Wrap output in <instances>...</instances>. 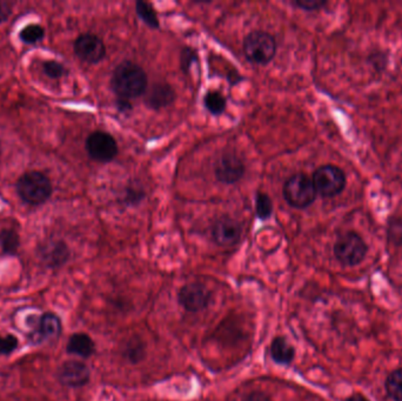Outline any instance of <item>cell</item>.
Instances as JSON below:
<instances>
[{
	"label": "cell",
	"instance_id": "1",
	"mask_svg": "<svg viewBox=\"0 0 402 401\" xmlns=\"http://www.w3.org/2000/svg\"><path fill=\"white\" fill-rule=\"evenodd\" d=\"M111 85L119 99H132L145 92L147 75L139 65L124 62L113 72Z\"/></svg>",
	"mask_w": 402,
	"mask_h": 401
},
{
	"label": "cell",
	"instance_id": "2",
	"mask_svg": "<svg viewBox=\"0 0 402 401\" xmlns=\"http://www.w3.org/2000/svg\"><path fill=\"white\" fill-rule=\"evenodd\" d=\"M17 193L26 204L40 205L51 197L52 184L45 174L32 171L23 174L17 181Z\"/></svg>",
	"mask_w": 402,
	"mask_h": 401
},
{
	"label": "cell",
	"instance_id": "3",
	"mask_svg": "<svg viewBox=\"0 0 402 401\" xmlns=\"http://www.w3.org/2000/svg\"><path fill=\"white\" fill-rule=\"evenodd\" d=\"M317 197V191L313 181L306 174H294L283 185V198L287 203L295 208H306L313 204Z\"/></svg>",
	"mask_w": 402,
	"mask_h": 401
},
{
	"label": "cell",
	"instance_id": "4",
	"mask_svg": "<svg viewBox=\"0 0 402 401\" xmlns=\"http://www.w3.org/2000/svg\"><path fill=\"white\" fill-rule=\"evenodd\" d=\"M276 51V39L267 32H252L244 41V53L253 64H267L272 60Z\"/></svg>",
	"mask_w": 402,
	"mask_h": 401
},
{
	"label": "cell",
	"instance_id": "5",
	"mask_svg": "<svg viewBox=\"0 0 402 401\" xmlns=\"http://www.w3.org/2000/svg\"><path fill=\"white\" fill-rule=\"evenodd\" d=\"M335 258L344 266H355L365 259L367 245L354 232H348L337 239L335 245Z\"/></svg>",
	"mask_w": 402,
	"mask_h": 401
},
{
	"label": "cell",
	"instance_id": "6",
	"mask_svg": "<svg viewBox=\"0 0 402 401\" xmlns=\"http://www.w3.org/2000/svg\"><path fill=\"white\" fill-rule=\"evenodd\" d=\"M312 181L317 193L326 198L337 196L346 186V176L341 169L335 165L319 167L314 172Z\"/></svg>",
	"mask_w": 402,
	"mask_h": 401
},
{
	"label": "cell",
	"instance_id": "7",
	"mask_svg": "<svg viewBox=\"0 0 402 401\" xmlns=\"http://www.w3.org/2000/svg\"><path fill=\"white\" fill-rule=\"evenodd\" d=\"M86 150L89 156L99 163H109L118 154V145L111 134L102 131L91 133L86 140Z\"/></svg>",
	"mask_w": 402,
	"mask_h": 401
},
{
	"label": "cell",
	"instance_id": "8",
	"mask_svg": "<svg viewBox=\"0 0 402 401\" xmlns=\"http://www.w3.org/2000/svg\"><path fill=\"white\" fill-rule=\"evenodd\" d=\"M75 52L79 59L89 64H97L105 58L106 48L98 36L85 33L79 36L75 43Z\"/></svg>",
	"mask_w": 402,
	"mask_h": 401
},
{
	"label": "cell",
	"instance_id": "9",
	"mask_svg": "<svg viewBox=\"0 0 402 401\" xmlns=\"http://www.w3.org/2000/svg\"><path fill=\"white\" fill-rule=\"evenodd\" d=\"M210 299L211 296L206 287L197 282L185 285L178 296L179 304L188 312H199L206 309Z\"/></svg>",
	"mask_w": 402,
	"mask_h": 401
},
{
	"label": "cell",
	"instance_id": "10",
	"mask_svg": "<svg viewBox=\"0 0 402 401\" xmlns=\"http://www.w3.org/2000/svg\"><path fill=\"white\" fill-rule=\"evenodd\" d=\"M245 173V166L238 156L232 154H224L215 164V176L225 184H234Z\"/></svg>",
	"mask_w": 402,
	"mask_h": 401
},
{
	"label": "cell",
	"instance_id": "11",
	"mask_svg": "<svg viewBox=\"0 0 402 401\" xmlns=\"http://www.w3.org/2000/svg\"><path fill=\"white\" fill-rule=\"evenodd\" d=\"M59 380L68 387H82L89 383V368L80 361H66L59 370Z\"/></svg>",
	"mask_w": 402,
	"mask_h": 401
},
{
	"label": "cell",
	"instance_id": "12",
	"mask_svg": "<svg viewBox=\"0 0 402 401\" xmlns=\"http://www.w3.org/2000/svg\"><path fill=\"white\" fill-rule=\"evenodd\" d=\"M241 226L238 221L222 218L213 226V239L220 246H233L240 240Z\"/></svg>",
	"mask_w": 402,
	"mask_h": 401
},
{
	"label": "cell",
	"instance_id": "13",
	"mask_svg": "<svg viewBox=\"0 0 402 401\" xmlns=\"http://www.w3.org/2000/svg\"><path fill=\"white\" fill-rule=\"evenodd\" d=\"M62 333V321L58 316L53 313H45L38 323L37 328L32 333L36 343L44 341H53L57 340Z\"/></svg>",
	"mask_w": 402,
	"mask_h": 401
},
{
	"label": "cell",
	"instance_id": "14",
	"mask_svg": "<svg viewBox=\"0 0 402 401\" xmlns=\"http://www.w3.org/2000/svg\"><path fill=\"white\" fill-rule=\"evenodd\" d=\"M39 255L46 265L50 267H59L67 262L70 258V250L62 240H52L40 246Z\"/></svg>",
	"mask_w": 402,
	"mask_h": 401
},
{
	"label": "cell",
	"instance_id": "15",
	"mask_svg": "<svg viewBox=\"0 0 402 401\" xmlns=\"http://www.w3.org/2000/svg\"><path fill=\"white\" fill-rule=\"evenodd\" d=\"M174 91L168 84H158L147 93L146 104L151 109H159L172 104L174 100Z\"/></svg>",
	"mask_w": 402,
	"mask_h": 401
},
{
	"label": "cell",
	"instance_id": "16",
	"mask_svg": "<svg viewBox=\"0 0 402 401\" xmlns=\"http://www.w3.org/2000/svg\"><path fill=\"white\" fill-rule=\"evenodd\" d=\"M68 353L82 358H89L94 353L96 345L89 336L85 333H75L70 338L67 343Z\"/></svg>",
	"mask_w": 402,
	"mask_h": 401
},
{
	"label": "cell",
	"instance_id": "17",
	"mask_svg": "<svg viewBox=\"0 0 402 401\" xmlns=\"http://www.w3.org/2000/svg\"><path fill=\"white\" fill-rule=\"evenodd\" d=\"M271 354L278 364H290L293 360L294 348L287 343L286 339L278 337L272 341Z\"/></svg>",
	"mask_w": 402,
	"mask_h": 401
},
{
	"label": "cell",
	"instance_id": "18",
	"mask_svg": "<svg viewBox=\"0 0 402 401\" xmlns=\"http://www.w3.org/2000/svg\"><path fill=\"white\" fill-rule=\"evenodd\" d=\"M386 390L389 398L394 401H402V368L393 370L386 380Z\"/></svg>",
	"mask_w": 402,
	"mask_h": 401
},
{
	"label": "cell",
	"instance_id": "19",
	"mask_svg": "<svg viewBox=\"0 0 402 401\" xmlns=\"http://www.w3.org/2000/svg\"><path fill=\"white\" fill-rule=\"evenodd\" d=\"M21 245L19 235L13 230H3L0 232V246L7 255H13L18 252Z\"/></svg>",
	"mask_w": 402,
	"mask_h": 401
},
{
	"label": "cell",
	"instance_id": "20",
	"mask_svg": "<svg viewBox=\"0 0 402 401\" xmlns=\"http://www.w3.org/2000/svg\"><path fill=\"white\" fill-rule=\"evenodd\" d=\"M205 107L214 116L222 114L226 109V99L224 95L217 91H212L205 95L204 98Z\"/></svg>",
	"mask_w": 402,
	"mask_h": 401
},
{
	"label": "cell",
	"instance_id": "21",
	"mask_svg": "<svg viewBox=\"0 0 402 401\" xmlns=\"http://www.w3.org/2000/svg\"><path fill=\"white\" fill-rule=\"evenodd\" d=\"M136 11L138 16L143 19V23H146L150 28H159V19L153 7L150 4L145 1H136Z\"/></svg>",
	"mask_w": 402,
	"mask_h": 401
},
{
	"label": "cell",
	"instance_id": "22",
	"mask_svg": "<svg viewBox=\"0 0 402 401\" xmlns=\"http://www.w3.org/2000/svg\"><path fill=\"white\" fill-rule=\"evenodd\" d=\"M44 36V28L37 24L28 25L19 32V38L25 44H37L43 41Z\"/></svg>",
	"mask_w": 402,
	"mask_h": 401
},
{
	"label": "cell",
	"instance_id": "23",
	"mask_svg": "<svg viewBox=\"0 0 402 401\" xmlns=\"http://www.w3.org/2000/svg\"><path fill=\"white\" fill-rule=\"evenodd\" d=\"M256 215L260 219H267L271 217L273 212V203L271 198L265 193L256 194Z\"/></svg>",
	"mask_w": 402,
	"mask_h": 401
},
{
	"label": "cell",
	"instance_id": "24",
	"mask_svg": "<svg viewBox=\"0 0 402 401\" xmlns=\"http://www.w3.org/2000/svg\"><path fill=\"white\" fill-rule=\"evenodd\" d=\"M43 71L48 78L59 79L66 75V68L64 65L55 60H48L43 64Z\"/></svg>",
	"mask_w": 402,
	"mask_h": 401
},
{
	"label": "cell",
	"instance_id": "25",
	"mask_svg": "<svg viewBox=\"0 0 402 401\" xmlns=\"http://www.w3.org/2000/svg\"><path fill=\"white\" fill-rule=\"evenodd\" d=\"M17 347L18 339L12 334H7L5 337H0V355L11 354Z\"/></svg>",
	"mask_w": 402,
	"mask_h": 401
},
{
	"label": "cell",
	"instance_id": "26",
	"mask_svg": "<svg viewBox=\"0 0 402 401\" xmlns=\"http://www.w3.org/2000/svg\"><path fill=\"white\" fill-rule=\"evenodd\" d=\"M293 4L303 10L317 11L325 6L326 1H322V0H295Z\"/></svg>",
	"mask_w": 402,
	"mask_h": 401
},
{
	"label": "cell",
	"instance_id": "27",
	"mask_svg": "<svg viewBox=\"0 0 402 401\" xmlns=\"http://www.w3.org/2000/svg\"><path fill=\"white\" fill-rule=\"evenodd\" d=\"M195 60H197V55L191 48H185L184 51L181 52V68L184 70H188Z\"/></svg>",
	"mask_w": 402,
	"mask_h": 401
},
{
	"label": "cell",
	"instance_id": "28",
	"mask_svg": "<svg viewBox=\"0 0 402 401\" xmlns=\"http://www.w3.org/2000/svg\"><path fill=\"white\" fill-rule=\"evenodd\" d=\"M127 357L130 358L131 360H139V358L143 357V350H141V345L136 343H129V348H127Z\"/></svg>",
	"mask_w": 402,
	"mask_h": 401
},
{
	"label": "cell",
	"instance_id": "29",
	"mask_svg": "<svg viewBox=\"0 0 402 401\" xmlns=\"http://www.w3.org/2000/svg\"><path fill=\"white\" fill-rule=\"evenodd\" d=\"M11 7L7 3H0V24L10 17Z\"/></svg>",
	"mask_w": 402,
	"mask_h": 401
},
{
	"label": "cell",
	"instance_id": "30",
	"mask_svg": "<svg viewBox=\"0 0 402 401\" xmlns=\"http://www.w3.org/2000/svg\"><path fill=\"white\" fill-rule=\"evenodd\" d=\"M244 401H271L267 398L266 395L260 393V392H254V393H251V395L246 397Z\"/></svg>",
	"mask_w": 402,
	"mask_h": 401
},
{
	"label": "cell",
	"instance_id": "31",
	"mask_svg": "<svg viewBox=\"0 0 402 401\" xmlns=\"http://www.w3.org/2000/svg\"><path fill=\"white\" fill-rule=\"evenodd\" d=\"M344 401H369V399L365 398L364 395H359V393H355V395H351L349 398L346 399Z\"/></svg>",
	"mask_w": 402,
	"mask_h": 401
},
{
	"label": "cell",
	"instance_id": "32",
	"mask_svg": "<svg viewBox=\"0 0 402 401\" xmlns=\"http://www.w3.org/2000/svg\"><path fill=\"white\" fill-rule=\"evenodd\" d=\"M0 154H1V151H0Z\"/></svg>",
	"mask_w": 402,
	"mask_h": 401
}]
</instances>
